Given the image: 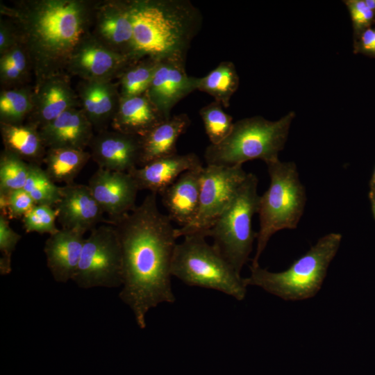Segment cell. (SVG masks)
Listing matches in <instances>:
<instances>
[{
    "label": "cell",
    "mask_w": 375,
    "mask_h": 375,
    "mask_svg": "<svg viewBox=\"0 0 375 375\" xmlns=\"http://www.w3.org/2000/svg\"><path fill=\"white\" fill-rule=\"evenodd\" d=\"M108 223L114 226L122 248L123 284L119 297L132 310L139 328L144 329L150 309L176 299L171 278L176 228L158 209L155 193H149L132 211Z\"/></svg>",
    "instance_id": "6da1fadb"
},
{
    "label": "cell",
    "mask_w": 375,
    "mask_h": 375,
    "mask_svg": "<svg viewBox=\"0 0 375 375\" xmlns=\"http://www.w3.org/2000/svg\"><path fill=\"white\" fill-rule=\"evenodd\" d=\"M6 13L15 19L38 81L67 67L90 19L86 3L75 0L26 1Z\"/></svg>",
    "instance_id": "7a4b0ae2"
},
{
    "label": "cell",
    "mask_w": 375,
    "mask_h": 375,
    "mask_svg": "<svg viewBox=\"0 0 375 375\" xmlns=\"http://www.w3.org/2000/svg\"><path fill=\"white\" fill-rule=\"evenodd\" d=\"M128 2L137 59L186 57L202 26L203 17L198 8L188 0Z\"/></svg>",
    "instance_id": "3957f363"
},
{
    "label": "cell",
    "mask_w": 375,
    "mask_h": 375,
    "mask_svg": "<svg viewBox=\"0 0 375 375\" xmlns=\"http://www.w3.org/2000/svg\"><path fill=\"white\" fill-rule=\"evenodd\" d=\"M294 117V112L290 111L276 121L254 116L234 122L225 140L206 147V165L234 167L257 159L266 164L279 160Z\"/></svg>",
    "instance_id": "277c9868"
},
{
    "label": "cell",
    "mask_w": 375,
    "mask_h": 375,
    "mask_svg": "<svg viewBox=\"0 0 375 375\" xmlns=\"http://www.w3.org/2000/svg\"><path fill=\"white\" fill-rule=\"evenodd\" d=\"M342 238L339 233H330L321 237L305 254L281 272L250 265V275L244 278L245 283L247 286L259 287L286 301L312 298L321 289Z\"/></svg>",
    "instance_id": "5b68a950"
},
{
    "label": "cell",
    "mask_w": 375,
    "mask_h": 375,
    "mask_svg": "<svg viewBox=\"0 0 375 375\" xmlns=\"http://www.w3.org/2000/svg\"><path fill=\"white\" fill-rule=\"evenodd\" d=\"M266 165L270 183L260 197L259 230L252 266L259 265V258L275 233L297 227L306 203L305 188L294 162L278 160Z\"/></svg>",
    "instance_id": "8992f818"
},
{
    "label": "cell",
    "mask_w": 375,
    "mask_h": 375,
    "mask_svg": "<svg viewBox=\"0 0 375 375\" xmlns=\"http://www.w3.org/2000/svg\"><path fill=\"white\" fill-rule=\"evenodd\" d=\"M172 274L189 286L215 290L238 301L247 294L244 278L201 234L187 235L177 243Z\"/></svg>",
    "instance_id": "52a82bcc"
},
{
    "label": "cell",
    "mask_w": 375,
    "mask_h": 375,
    "mask_svg": "<svg viewBox=\"0 0 375 375\" xmlns=\"http://www.w3.org/2000/svg\"><path fill=\"white\" fill-rule=\"evenodd\" d=\"M258 180L248 173L234 199L206 232L212 244L239 273L249 260L257 233L252 229V218L258 213L260 196Z\"/></svg>",
    "instance_id": "ba28073f"
},
{
    "label": "cell",
    "mask_w": 375,
    "mask_h": 375,
    "mask_svg": "<svg viewBox=\"0 0 375 375\" xmlns=\"http://www.w3.org/2000/svg\"><path fill=\"white\" fill-rule=\"evenodd\" d=\"M72 280L82 289L122 286V248L112 224L97 226L90 231Z\"/></svg>",
    "instance_id": "9c48e42d"
},
{
    "label": "cell",
    "mask_w": 375,
    "mask_h": 375,
    "mask_svg": "<svg viewBox=\"0 0 375 375\" xmlns=\"http://www.w3.org/2000/svg\"><path fill=\"white\" fill-rule=\"evenodd\" d=\"M247 174L242 165L203 166L201 174L199 205L189 224L176 228L177 238L206 232L228 207Z\"/></svg>",
    "instance_id": "30bf717a"
},
{
    "label": "cell",
    "mask_w": 375,
    "mask_h": 375,
    "mask_svg": "<svg viewBox=\"0 0 375 375\" xmlns=\"http://www.w3.org/2000/svg\"><path fill=\"white\" fill-rule=\"evenodd\" d=\"M186 57L172 56L158 60L147 94L167 119L181 99L197 90L199 78L185 71Z\"/></svg>",
    "instance_id": "8fae6325"
},
{
    "label": "cell",
    "mask_w": 375,
    "mask_h": 375,
    "mask_svg": "<svg viewBox=\"0 0 375 375\" xmlns=\"http://www.w3.org/2000/svg\"><path fill=\"white\" fill-rule=\"evenodd\" d=\"M135 60L86 35L72 54L67 68L85 81L112 80Z\"/></svg>",
    "instance_id": "7c38bea8"
},
{
    "label": "cell",
    "mask_w": 375,
    "mask_h": 375,
    "mask_svg": "<svg viewBox=\"0 0 375 375\" xmlns=\"http://www.w3.org/2000/svg\"><path fill=\"white\" fill-rule=\"evenodd\" d=\"M104 213L114 221L135 207L138 187L129 173L98 168L88 185Z\"/></svg>",
    "instance_id": "4fadbf2b"
},
{
    "label": "cell",
    "mask_w": 375,
    "mask_h": 375,
    "mask_svg": "<svg viewBox=\"0 0 375 375\" xmlns=\"http://www.w3.org/2000/svg\"><path fill=\"white\" fill-rule=\"evenodd\" d=\"M90 156L99 168L128 173L139 167L141 138L117 131L106 130L94 135Z\"/></svg>",
    "instance_id": "5bb4252c"
},
{
    "label": "cell",
    "mask_w": 375,
    "mask_h": 375,
    "mask_svg": "<svg viewBox=\"0 0 375 375\" xmlns=\"http://www.w3.org/2000/svg\"><path fill=\"white\" fill-rule=\"evenodd\" d=\"M60 198L54 206L62 228L85 233L103 221V211L89 186L71 183L60 187Z\"/></svg>",
    "instance_id": "9a60e30c"
},
{
    "label": "cell",
    "mask_w": 375,
    "mask_h": 375,
    "mask_svg": "<svg viewBox=\"0 0 375 375\" xmlns=\"http://www.w3.org/2000/svg\"><path fill=\"white\" fill-rule=\"evenodd\" d=\"M33 102L29 124L39 129L65 111L78 108L79 101L68 80L58 74L38 81Z\"/></svg>",
    "instance_id": "2e32d148"
},
{
    "label": "cell",
    "mask_w": 375,
    "mask_h": 375,
    "mask_svg": "<svg viewBox=\"0 0 375 375\" xmlns=\"http://www.w3.org/2000/svg\"><path fill=\"white\" fill-rule=\"evenodd\" d=\"M202 167L199 157L194 153H176L155 160L128 173L139 190H146L160 195L183 173Z\"/></svg>",
    "instance_id": "e0dca14e"
},
{
    "label": "cell",
    "mask_w": 375,
    "mask_h": 375,
    "mask_svg": "<svg viewBox=\"0 0 375 375\" xmlns=\"http://www.w3.org/2000/svg\"><path fill=\"white\" fill-rule=\"evenodd\" d=\"M97 38L112 49L137 59L128 1L109 2L97 12Z\"/></svg>",
    "instance_id": "ac0fdd59"
},
{
    "label": "cell",
    "mask_w": 375,
    "mask_h": 375,
    "mask_svg": "<svg viewBox=\"0 0 375 375\" xmlns=\"http://www.w3.org/2000/svg\"><path fill=\"white\" fill-rule=\"evenodd\" d=\"M93 126L81 108L69 109L39 128L48 149L69 148L84 150L93 137Z\"/></svg>",
    "instance_id": "d6986e66"
},
{
    "label": "cell",
    "mask_w": 375,
    "mask_h": 375,
    "mask_svg": "<svg viewBox=\"0 0 375 375\" xmlns=\"http://www.w3.org/2000/svg\"><path fill=\"white\" fill-rule=\"evenodd\" d=\"M84 234L78 230L61 228L46 240L47 266L56 282L65 283L72 279L85 240Z\"/></svg>",
    "instance_id": "ffe728a7"
},
{
    "label": "cell",
    "mask_w": 375,
    "mask_h": 375,
    "mask_svg": "<svg viewBox=\"0 0 375 375\" xmlns=\"http://www.w3.org/2000/svg\"><path fill=\"white\" fill-rule=\"evenodd\" d=\"M81 108L99 132L112 120L120 100L119 84L111 80H84L78 88Z\"/></svg>",
    "instance_id": "44dd1931"
},
{
    "label": "cell",
    "mask_w": 375,
    "mask_h": 375,
    "mask_svg": "<svg viewBox=\"0 0 375 375\" xmlns=\"http://www.w3.org/2000/svg\"><path fill=\"white\" fill-rule=\"evenodd\" d=\"M203 167L185 172L160 194L167 215L180 227L191 223L197 215Z\"/></svg>",
    "instance_id": "7402d4cb"
},
{
    "label": "cell",
    "mask_w": 375,
    "mask_h": 375,
    "mask_svg": "<svg viewBox=\"0 0 375 375\" xmlns=\"http://www.w3.org/2000/svg\"><path fill=\"white\" fill-rule=\"evenodd\" d=\"M165 119L145 92L138 96L121 97L111 126L115 131L143 137Z\"/></svg>",
    "instance_id": "603a6c76"
},
{
    "label": "cell",
    "mask_w": 375,
    "mask_h": 375,
    "mask_svg": "<svg viewBox=\"0 0 375 375\" xmlns=\"http://www.w3.org/2000/svg\"><path fill=\"white\" fill-rule=\"evenodd\" d=\"M190 124L186 113L172 115L141 138V156L139 167L155 160L176 153L178 138Z\"/></svg>",
    "instance_id": "cb8c5ba5"
},
{
    "label": "cell",
    "mask_w": 375,
    "mask_h": 375,
    "mask_svg": "<svg viewBox=\"0 0 375 375\" xmlns=\"http://www.w3.org/2000/svg\"><path fill=\"white\" fill-rule=\"evenodd\" d=\"M4 150L29 164L40 165L45 156V145L35 126L1 123Z\"/></svg>",
    "instance_id": "d4e9b609"
},
{
    "label": "cell",
    "mask_w": 375,
    "mask_h": 375,
    "mask_svg": "<svg viewBox=\"0 0 375 375\" xmlns=\"http://www.w3.org/2000/svg\"><path fill=\"white\" fill-rule=\"evenodd\" d=\"M91 158L85 150L69 148L48 149L43 160L45 172L55 183H74L78 174Z\"/></svg>",
    "instance_id": "484cf974"
},
{
    "label": "cell",
    "mask_w": 375,
    "mask_h": 375,
    "mask_svg": "<svg viewBox=\"0 0 375 375\" xmlns=\"http://www.w3.org/2000/svg\"><path fill=\"white\" fill-rule=\"evenodd\" d=\"M239 83L234 64L231 61H222L205 76L199 78L197 90L208 94L223 107L228 108Z\"/></svg>",
    "instance_id": "4316f807"
},
{
    "label": "cell",
    "mask_w": 375,
    "mask_h": 375,
    "mask_svg": "<svg viewBox=\"0 0 375 375\" xmlns=\"http://www.w3.org/2000/svg\"><path fill=\"white\" fill-rule=\"evenodd\" d=\"M158 60L144 57L133 60L119 76L120 96L133 97L145 93L151 82Z\"/></svg>",
    "instance_id": "83f0119b"
},
{
    "label": "cell",
    "mask_w": 375,
    "mask_h": 375,
    "mask_svg": "<svg viewBox=\"0 0 375 375\" xmlns=\"http://www.w3.org/2000/svg\"><path fill=\"white\" fill-rule=\"evenodd\" d=\"M23 189L37 205L55 206L60 198V187L36 164H29L28 175Z\"/></svg>",
    "instance_id": "f1b7e54d"
},
{
    "label": "cell",
    "mask_w": 375,
    "mask_h": 375,
    "mask_svg": "<svg viewBox=\"0 0 375 375\" xmlns=\"http://www.w3.org/2000/svg\"><path fill=\"white\" fill-rule=\"evenodd\" d=\"M33 106V93L26 89H8L0 94L1 123L20 124Z\"/></svg>",
    "instance_id": "f546056e"
},
{
    "label": "cell",
    "mask_w": 375,
    "mask_h": 375,
    "mask_svg": "<svg viewBox=\"0 0 375 375\" xmlns=\"http://www.w3.org/2000/svg\"><path fill=\"white\" fill-rule=\"evenodd\" d=\"M222 107L221 103L214 101L199 110L210 144L222 142L230 134L233 126V117L226 113Z\"/></svg>",
    "instance_id": "4dcf8cb0"
},
{
    "label": "cell",
    "mask_w": 375,
    "mask_h": 375,
    "mask_svg": "<svg viewBox=\"0 0 375 375\" xmlns=\"http://www.w3.org/2000/svg\"><path fill=\"white\" fill-rule=\"evenodd\" d=\"M29 163L3 150L0 156V192L22 189L28 178Z\"/></svg>",
    "instance_id": "1f68e13d"
},
{
    "label": "cell",
    "mask_w": 375,
    "mask_h": 375,
    "mask_svg": "<svg viewBox=\"0 0 375 375\" xmlns=\"http://www.w3.org/2000/svg\"><path fill=\"white\" fill-rule=\"evenodd\" d=\"M29 64L28 53L20 42L1 54L0 76L3 84L13 85L19 83L27 74Z\"/></svg>",
    "instance_id": "d6a6232c"
},
{
    "label": "cell",
    "mask_w": 375,
    "mask_h": 375,
    "mask_svg": "<svg viewBox=\"0 0 375 375\" xmlns=\"http://www.w3.org/2000/svg\"><path fill=\"white\" fill-rule=\"evenodd\" d=\"M58 212L53 206L35 204L22 217L26 233L53 234L59 229L56 226Z\"/></svg>",
    "instance_id": "836d02e7"
},
{
    "label": "cell",
    "mask_w": 375,
    "mask_h": 375,
    "mask_svg": "<svg viewBox=\"0 0 375 375\" xmlns=\"http://www.w3.org/2000/svg\"><path fill=\"white\" fill-rule=\"evenodd\" d=\"M21 235L9 224V219L0 215V274L7 275L11 272V256Z\"/></svg>",
    "instance_id": "e575fe53"
},
{
    "label": "cell",
    "mask_w": 375,
    "mask_h": 375,
    "mask_svg": "<svg viewBox=\"0 0 375 375\" xmlns=\"http://www.w3.org/2000/svg\"><path fill=\"white\" fill-rule=\"evenodd\" d=\"M344 3L350 14L356 38L375 22V13L365 0H347Z\"/></svg>",
    "instance_id": "d590c367"
},
{
    "label": "cell",
    "mask_w": 375,
    "mask_h": 375,
    "mask_svg": "<svg viewBox=\"0 0 375 375\" xmlns=\"http://www.w3.org/2000/svg\"><path fill=\"white\" fill-rule=\"evenodd\" d=\"M7 195L9 220L23 217L35 205L33 199L23 188L11 191Z\"/></svg>",
    "instance_id": "8d00e7d4"
},
{
    "label": "cell",
    "mask_w": 375,
    "mask_h": 375,
    "mask_svg": "<svg viewBox=\"0 0 375 375\" xmlns=\"http://www.w3.org/2000/svg\"><path fill=\"white\" fill-rule=\"evenodd\" d=\"M354 52L375 57V28H367L355 38Z\"/></svg>",
    "instance_id": "74e56055"
},
{
    "label": "cell",
    "mask_w": 375,
    "mask_h": 375,
    "mask_svg": "<svg viewBox=\"0 0 375 375\" xmlns=\"http://www.w3.org/2000/svg\"><path fill=\"white\" fill-rule=\"evenodd\" d=\"M19 42L17 31L8 24L1 22L0 26V53L2 54Z\"/></svg>",
    "instance_id": "f35d334b"
},
{
    "label": "cell",
    "mask_w": 375,
    "mask_h": 375,
    "mask_svg": "<svg viewBox=\"0 0 375 375\" xmlns=\"http://www.w3.org/2000/svg\"><path fill=\"white\" fill-rule=\"evenodd\" d=\"M368 7L375 13V0H365Z\"/></svg>",
    "instance_id": "ab89813d"
},
{
    "label": "cell",
    "mask_w": 375,
    "mask_h": 375,
    "mask_svg": "<svg viewBox=\"0 0 375 375\" xmlns=\"http://www.w3.org/2000/svg\"><path fill=\"white\" fill-rule=\"evenodd\" d=\"M374 182L375 183V172H374Z\"/></svg>",
    "instance_id": "60d3db41"
},
{
    "label": "cell",
    "mask_w": 375,
    "mask_h": 375,
    "mask_svg": "<svg viewBox=\"0 0 375 375\" xmlns=\"http://www.w3.org/2000/svg\"><path fill=\"white\" fill-rule=\"evenodd\" d=\"M374 213H375V202H374Z\"/></svg>",
    "instance_id": "b9f144b4"
}]
</instances>
